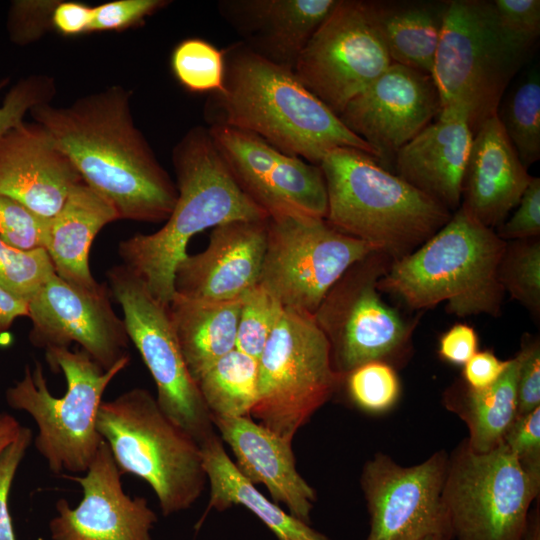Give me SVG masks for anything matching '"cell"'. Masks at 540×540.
I'll return each mask as SVG.
<instances>
[{
    "label": "cell",
    "mask_w": 540,
    "mask_h": 540,
    "mask_svg": "<svg viewBox=\"0 0 540 540\" xmlns=\"http://www.w3.org/2000/svg\"><path fill=\"white\" fill-rule=\"evenodd\" d=\"M131 93L112 85L67 106L43 103L29 114L69 157L82 180L104 196L119 219L159 223L176 204V183L137 128Z\"/></svg>",
    "instance_id": "1"
},
{
    "label": "cell",
    "mask_w": 540,
    "mask_h": 540,
    "mask_svg": "<svg viewBox=\"0 0 540 540\" xmlns=\"http://www.w3.org/2000/svg\"><path fill=\"white\" fill-rule=\"evenodd\" d=\"M223 90L207 104L210 124L253 133L278 150L319 165L338 148L377 152L351 132L290 69L276 65L242 41L224 50Z\"/></svg>",
    "instance_id": "2"
},
{
    "label": "cell",
    "mask_w": 540,
    "mask_h": 540,
    "mask_svg": "<svg viewBox=\"0 0 540 540\" xmlns=\"http://www.w3.org/2000/svg\"><path fill=\"white\" fill-rule=\"evenodd\" d=\"M171 159L178 191L172 213L158 231L135 234L118 246L123 265L164 305L175 294V269L188 254L194 235L230 221L268 218L241 190L208 128L188 130L174 146Z\"/></svg>",
    "instance_id": "3"
},
{
    "label": "cell",
    "mask_w": 540,
    "mask_h": 540,
    "mask_svg": "<svg viewBox=\"0 0 540 540\" xmlns=\"http://www.w3.org/2000/svg\"><path fill=\"white\" fill-rule=\"evenodd\" d=\"M506 241L459 207L412 253L392 262L377 288L411 310L445 303L457 317H498L505 291L498 269Z\"/></svg>",
    "instance_id": "4"
},
{
    "label": "cell",
    "mask_w": 540,
    "mask_h": 540,
    "mask_svg": "<svg viewBox=\"0 0 540 540\" xmlns=\"http://www.w3.org/2000/svg\"><path fill=\"white\" fill-rule=\"evenodd\" d=\"M319 166L327 190L326 222L393 261L415 251L452 216L361 150L335 149Z\"/></svg>",
    "instance_id": "5"
},
{
    "label": "cell",
    "mask_w": 540,
    "mask_h": 540,
    "mask_svg": "<svg viewBox=\"0 0 540 540\" xmlns=\"http://www.w3.org/2000/svg\"><path fill=\"white\" fill-rule=\"evenodd\" d=\"M45 360L52 370L63 373L67 385L64 395L50 393L43 366L36 361L33 370L25 366L23 378L7 389L6 402L35 421L38 434L34 445L52 473H85L104 441L97 430L102 396L130 357L107 371L81 349L48 348Z\"/></svg>",
    "instance_id": "6"
},
{
    "label": "cell",
    "mask_w": 540,
    "mask_h": 540,
    "mask_svg": "<svg viewBox=\"0 0 540 540\" xmlns=\"http://www.w3.org/2000/svg\"><path fill=\"white\" fill-rule=\"evenodd\" d=\"M97 430L120 473L147 482L164 516L189 509L201 496L207 480L201 447L148 390L132 388L102 401Z\"/></svg>",
    "instance_id": "7"
},
{
    "label": "cell",
    "mask_w": 540,
    "mask_h": 540,
    "mask_svg": "<svg viewBox=\"0 0 540 540\" xmlns=\"http://www.w3.org/2000/svg\"><path fill=\"white\" fill-rule=\"evenodd\" d=\"M531 51L501 28L492 1L446 2L431 73L442 110L465 113L474 136Z\"/></svg>",
    "instance_id": "8"
},
{
    "label": "cell",
    "mask_w": 540,
    "mask_h": 540,
    "mask_svg": "<svg viewBox=\"0 0 540 540\" xmlns=\"http://www.w3.org/2000/svg\"><path fill=\"white\" fill-rule=\"evenodd\" d=\"M343 379L313 315L284 308L258 359L257 398L250 415L292 442Z\"/></svg>",
    "instance_id": "9"
},
{
    "label": "cell",
    "mask_w": 540,
    "mask_h": 540,
    "mask_svg": "<svg viewBox=\"0 0 540 540\" xmlns=\"http://www.w3.org/2000/svg\"><path fill=\"white\" fill-rule=\"evenodd\" d=\"M393 260L373 251L353 264L328 291L313 317L325 335L335 371L382 361L394 368L408 359L417 320L387 304L377 288Z\"/></svg>",
    "instance_id": "10"
},
{
    "label": "cell",
    "mask_w": 540,
    "mask_h": 540,
    "mask_svg": "<svg viewBox=\"0 0 540 540\" xmlns=\"http://www.w3.org/2000/svg\"><path fill=\"white\" fill-rule=\"evenodd\" d=\"M540 488L504 442L478 453L463 440L448 455L443 502L456 540H522Z\"/></svg>",
    "instance_id": "11"
},
{
    "label": "cell",
    "mask_w": 540,
    "mask_h": 540,
    "mask_svg": "<svg viewBox=\"0 0 540 540\" xmlns=\"http://www.w3.org/2000/svg\"><path fill=\"white\" fill-rule=\"evenodd\" d=\"M373 251L323 218L269 217L258 284L284 308L314 315L341 276Z\"/></svg>",
    "instance_id": "12"
},
{
    "label": "cell",
    "mask_w": 540,
    "mask_h": 540,
    "mask_svg": "<svg viewBox=\"0 0 540 540\" xmlns=\"http://www.w3.org/2000/svg\"><path fill=\"white\" fill-rule=\"evenodd\" d=\"M112 297L121 306L129 340L139 351L156 386L162 411L199 445L215 434L211 414L181 352L169 305L158 301L125 265L107 270Z\"/></svg>",
    "instance_id": "13"
},
{
    "label": "cell",
    "mask_w": 540,
    "mask_h": 540,
    "mask_svg": "<svg viewBox=\"0 0 540 540\" xmlns=\"http://www.w3.org/2000/svg\"><path fill=\"white\" fill-rule=\"evenodd\" d=\"M392 64L372 1L337 0L293 72L338 116Z\"/></svg>",
    "instance_id": "14"
},
{
    "label": "cell",
    "mask_w": 540,
    "mask_h": 540,
    "mask_svg": "<svg viewBox=\"0 0 540 540\" xmlns=\"http://www.w3.org/2000/svg\"><path fill=\"white\" fill-rule=\"evenodd\" d=\"M447 462L443 451L410 467L380 453L368 460L360 478L370 516L366 540H452L442 497Z\"/></svg>",
    "instance_id": "15"
},
{
    "label": "cell",
    "mask_w": 540,
    "mask_h": 540,
    "mask_svg": "<svg viewBox=\"0 0 540 540\" xmlns=\"http://www.w3.org/2000/svg\"><path fill=\"white\" fill-rule=\"evenodd\" d=\"M207 128L241 190L268 218L325 219L327 190L319 165L288 155L250 132L221 124Z\"/></svg>",
    "instance_id": "16"
},
{
    "label": "cell",
    "mask_w": 540,
    "mask_h": 540,
    "mask_svg": "<svg viewBox=\"0 0 540 540\" xmlns=\"http://www.w3.org/2000/svg\"><path fill=\"white\" fill-rule=\"evenodd\" d=\"M107 283L90 290L55 272L28 302L30 342L44 350L77 343L105 371L129 356L125 323L112 307Z\"/></svg>",
    "instance_id": "17"
},
{
    "label": "cell",
    "mask_w": 540,
    "mask_h": 540,
    "mask_svg": "<svg viewBox=\"0 0 540 540\" xmlns=\"http://www.w3.org/2000/svg\"><path fill=\"white\" fill-rule=\"evenodd\" d=\"M441 110L439 92L430 74L392 63L346 105L339 118L377 152L382 165Z\"/></svg>",
    "instance_id": "18"
},
{
    "label": "cell",
    "mask_w": 540,
    "mask_h": 540,
    "mask_svg": "<svg viewBox=\"0 0 540 540\" xmlns=\"http://www.w3.org/2000/svg\"><path fill=\"white\" fill-rule=\"evenodd\" d=\"M121 475L105 441L83 476L62 474L81 486L83 496L76 508L63 498L56 502L52 540H152L157 515L145 498L124 492Z\"/></svg>",
    "instance_id": "19"
},
{
    "label": "cell",
    "mask_w": 540,
    "mask_h": 540,
    "mask_svg": "<svg viewBox=\"0 0 540 540\" xmlns=\"http://www.w3.org/2000/svg\"><path fill=\"white\" fill-rule=\"evenodd\" d=\"M267 222L235 220L213 228L207 248L187 254L174 274L175 293L206 300L242 298L259 283L267 243Z\"/></svg>",
    "instance_id": "20"
},
{
    "label": "cell",
    "mask_w": 540,
    "mask_h": 540,
    "mask_svg": "<svg viewBox=\"0 0 540 540\" xmlns=\"http://www.w3.org/2000/svg\"><path fill=\"white\" fill-rule=\"evenodd\" d=\"M82 178L52 135L26 122L0 137V194L45 218L53 217Z\"/></svg>",
    "instance_id": "21"
},
{
    "label": "cell",
    "mask_w": 540,
    "mask_h": 540,
    "mask_svg": "<svg viewBox=\"0 0 540 540\" xmlns=\"http://www.w3.org/2000/svg\"><path fill=\"white\" fill-rule=\"evenodd\" d=\"M532 177L495 114L473 136L460 207L495 230L518 205Z\"/></svg>",
    "instance_id": "22"
},
{
    "label": "cell",
    "mask_w": 540,
    "mask_h": 540,
    "mask_svg": "<svg viewBox=\"0 0 540 540\" xmlns=\"http://www.w3.org/2000/svg\"><path fill=\"white\" fill-rule=\"evenodd\" d=\"M211 419L220 439L230 446L240 472L253 484L265 485L273 502L285 504L291 515L310 524L317 496L296 468L292 442L249 416Z\"/></svg>",
    "instance_id": "23"
},
{
    "label": "cell",
    "mask_w": 540,
    "mask_h": 540,
    "mask_svg": "<svg viewBox=\"0 0 540 540\" xmlns=\"http://www.w3.org/2000/svg\"><path fill=\"white\" fill-rule=\"evenodd\" d=\"M472 140L465 113L441 110L434 123L398 150L396 175L453 213L461 205Z\"/></svg>",
    "instance_id": "24"
},
{
    "label": "cell",
    "mask_w": 540,
    "mask_h": 540,
    "mask_svg": "<svg viewBox=\"0 0 540 540\" xmlns=\"http://www.w3.org/2000/svg\"><path fill=\"white\" fill-rule=\"evenodd\" d=\"M337 0H228L223 17L251 50L293 71L301 52Z\"/></svg>",
    "instance_id": "25"
},
{
    "label": "cell",
    "mask_w": 540,
    "mask_h": 540,
    "mask_svg": "<svg viewBox=\"0 0 540 540\" xmlns=\"http://www.w3.org/2000/svg\"><path fill=\"white\" fill-rule=\"evenodd\" d=\"M120 220L113 205L83 180L74 185L59 211L49 220L45 250L55 273L65 281L90 290L100 284L89 266V253L97 234Z\"/></svg>",
    "instance_id": "26"
},
{
    "label": "cell",
    "mask_w": 540,
    "mask_h": 540,
    "mask_svg": "<svg viewBox=\"0 0 540 540\" xmlns=\"http://www.w3.org/2000/svg\"><path fill=\"white\" fill-rule=\"evenodd\" d=\"M200 447L210 485L208 506L200 523L212 509L224 511L240 505L262 521L277 540H330L265 497L230 459L216 433Z\"/></svg>",
    "instance_id": "27"
},
{
    "label": "cell",
    "mask_w": 540,
    "mask_h": 540,
    "mask_svg": "<svg viewBox=\"0 0 540 540\" xmlns=\"http://www.w3.org/2000/svg\"><path fill=\"white\" fill-rule=\"evenodd\" d=\"M241 298L206 301L174 294L168 310L188 371L196 380L234 350Z\"/></svg>",
    "instance_id": "28"
},
{
    "label": "cell",
    "mask_w": 540,
    "mask_h": 540,
    "mask_svg": "<svg viewBox=\"0 0 540 540\" xmlns=\"http://www.w3.org/2000/svg\"><path fill=\"white\" fill-rule=\"evenodd\" d=\"M518 358L509 364L500 378L483 389H472L463 381L454 383L444 393L446 408L467 425L468 446L475 452H488L503 442L508 428L518 415Z\"/></svg>",
    "instance_id": "29"
},
{
    "label": "cell",
    "mask_w": 540,
    "mask_h": 540,
    "mask_svg": "<svg viewBox=\"0 0 540 540\" xmlns=\"http://www.w3.org/2000/svg\"><path fill=\"white\" fill-rule=\"evenodd\" d=\"M372 3L392 63L431 75L446 2L437 5Z\"/></svg>",
    "instance_id": "30"
},
{
    "label": "cell",
    "mask_w": 540,
    "mask_h": 540,
    "mask_svg": "<svg viewBox=\"0 0 540 540\" xmlns=\"http://www.w3.org/2000/svg\"><path fill=\"white\" fill-rule=\"evenodd\" d=\"M258 361L234 349L217 360L196 384L211 416H249L257 398Z\"/></svg>",
    "instance_id": "31"
},
{
    "label": "cell",
    "mask_w": 540,
    "mask_h": 540,
    "mask_svg": "<svg viewBox=\"0 0 540 540\" xmlns=\"http://www.w3.org/2000/svg\"><path fill=\"white\" fill-rule=\"evenodd\" d=\"M498 119L528 168L540 158V74L532 67L525 78L499 105Z\"/></svg>",
    "instance_id": "32"
},
{
    "label": "cell",
    "mask_w": 540,
    "mask_h": 540,
    "mask_svg": "<svg viewBox=\"0 0 540 540\" xmlns=\"http://www.w3.org/2000/svg\"><path fill=\"white\" fill-rule=\"evenodd\" d=\"M498 276L505 293L539 319L540 239L506 241Z\"/></svg>",
    "instance_id": "33"
},
{
    "label": "cell",
    "mask_w": 540,
    "mask_h": 540,
    "mask_svg": "<svg viewBox=\"0 0 540 540\" xmlns=\"http://www.w3.org/2000/svg\"><path fill=\"white\" fill-rule=\"evenodd\" d=\"M171 68L178 82L190 92L216 94L223 90L224 51L206 40L181 41L172 52Z\"/></svg>",
    "instance_id": "34"
},
{
    "label": "cell",
    "mask_w": 540,
    "mask_h": 540,
    "mask_svg": "<svg viewBox=\"0 0 540 540\" xmlns=\"http://www.w3.org/2000/svg\"><path fill=\"white\" fill-rule=\"evenodd\" d=\"M346 390L351 402L369 414L391 410L401 394V383L393 366L382 361L362 364L345 375Z\"/></svg>",
    "instance_id": "35"
},
{
    "label": "cell",
    "mask_w": 540,
    "mask_h": 540,
    "mask_svg": "<svg viewBox=\"0 0 540 540\" xmlns=\"http://www.w3.org/2000/svg\"><path fill=\"white\" fill-rule=\"evenodd\" d=\"M284 307L257 284L241 298L235 349L258 359Z\"/></svg>",
    "instance_id": "36"
},
{
    "label": "cell",
    "mask_w": 540,
    "mask_h": 540,
    "mask_svg": "<svg viewBox=\"0 0 540 540\" xmlns=\"http://www.w3.org/2000/svg\"><path fill=\"white\" fill-rule=\"evenodd\" d=\"M54 272L45 249L21 250L0 239V287L29 302Z\"/></svg>",
    "instance_id": "37"
},
{
    "label": "cell",
    "mask_w": 540,
    "mask_h": 540,
    "mask_svg": "<svg viewBox=\"0 0 540 540\" xmlns=\"http://www.w3.org/2000/svg\"><path fill=\"white\" fill-rule=\"evenodd\" d=\"M49 220L0 194V239L6 244L21 250L45 249Z\"/></svg>",
    "instance_id": "38"
},
{
    "label": "cell",
    "mask_w": 540,
    "mask_h": 540,
    "mask_svg": "<svg viewBox=\"0 0 540 540\" xmlns=\"http://www.w3.org/2000/svg\"><path fill=\"white\" fill-rule=\"evenodd\" d=\"M8 80L0 81V92ZM56 93L54 79L47 75H31L14 84L0 105V137L24 121L30 110L52 101Z\"/></svg>",
    "instance_id": "39"
},
{
    "label": "cell",
    "mask_w": 540,
    "mask_h": 540,
    "mask_svg": "<svg viewBox=\"0 0 540 540\" xmlns=\"http://www.w3.org/2000/svg\"><path fill=\"white\" fill-rule=\"evenodd\" d=\"M503 442L529 479L540 488V407L517 415Z\"/></svg>",
    "instance_id": "40"
},
{
    "label": "cell",
    "mask_w": 540,
    "mask_h": 540,
    "mask_svg": "<svg viewBox=\"0 0 540 540\" xmlns=\"http://www.w3.org/2000/svg\"><path fill=\"white\" fill-rule=\"evenodd\" d=\"M501 28L515 41L533 49L540 35L539 0H494Z\"/></svg>",
    "instance_id": "41"
},
{
    "label": "cell",
    "mask_w": 540,
    "mask_h": 540,
    "mask_svg": "<svg viewBox=\"0 0 540 540\" xmlns=\"http://www.w3.org/2000/svg\"><path fill=\"white\" fill-rule=\"evenodd\" d=\"M167 3L165 0H114L93 6L90 32L119 31L134 27Z\"/></svg>",
    "instance_id": "42"
},
{
    "label": "cell",
    "mask_w": 540,
    "mask_h": 540,
    "mask_svg": "<svg viewBox=\"0 0 540 540\" xmlns=\"http://www.w3.org/2000/svg\"><path fill=\"white\" fill-rule=\"evenodd\" d=\"M518 358L517 409L518 415L540 407V340L525 335Z\"/></svg>",
    "instance_id": "43"
},
{
    "label": "cell",
    "mask_w": 540,
    "mask_h": 540,
    "mask_svg": "<svg viewBox=\"0 0 540 540\" xmlns=\"http://www.w3.org/2000/svg\"><path fill=\"white\" fill-rule=\"evenodd\" d=\"M32 442V431L22 426L16 439L0 455V540H16L8 497L16 471Z\"/></svg>",
    "instance_id": "44"
},
{
    "label": "cell",
    "mask_w": 540,
    "mask_h": 540,
    "mask_svg": "<svg viewBox=\"0 0 540 540\" xmlns=\"http://www.w3.org/2000/svg\"><path fill=\"white\" fill-rule=\"evenodd\" d=\"M517 209L511 218L497 227L504 241L539 238L540 236V178L532 177Z\"/></svg>",
    "instance_id": "45"
},
{
    "label": "cell",
    "mask_w": 540,
    "mask_h": 540,
    "mask_svg": "<svg viewBox=\"0 0 540 540\" xmlns=\"http://www.w3.org/2000/svg\"><path fill=\"white\" fill-rule=\"evenodd\" d=\"M53 1H14L8 17V31L13 42L25 44L39 37L50 23Z\"/></svg>",
    "instance_id": "46"
},
{
    "label": "cell",
    "mask_w": 540,
    "mask_h": 540,
    "mask_svg": "<svg viewBox=\"0 0 540 540\" xmlns=\"http://www.w3.org/2000/svg\"><path fill=\"white\" fill-rule=\"evenodd\" d=\"M477 351V333L465 323H457L442 334L437 350L442 360L457 366H463Z\"/></svg>",
    "instance_id": "47"
},
{
    "label": "cell",
    "mask_w": 540,
    "mask_h": 540,
    "mask_svg": "<svg viewBox=\"0 0 540 540\" xmlns=\"http://www.w3.org/2000/svg\"><path fill=\"white\" fill-rule=\"evenodd\" d=\"M93 6L76 1H53L50 26L64 36L90 32Z\"/></svg>",
    "instance_id": "48"
},
{
    "label": "cell",
    "mask_w": 540,
    "mask_h": 540,
    "mask_svg": "<svg viewBox=\"0 0 540 540\" xmlns=\"http://www.w3.org/2000/svg\"><path fill=\"white\" fill-rule=\"evenodd\" d=\"M492 351H477L464 365L463 382L472 389H483L496 382L508 367Z\"/></svg>",
    "instance_id": "49"
},
{
    "label": "cell",
    "mask_w": 540,
    "mask_h": 540,
    "mask_svg": "<svg viewBox=\"0 0 540 540\" xmlns=\"http://www.w3.org/2000/svg\"><path fill=\"white\" fill-rule=\"evenodd\" d=\"M24 316H29L28 301L0 287V333Z\"/></svg>",
    "instance_id": "50"
},
{
    "label": "cell",
    "mask_w": 540,
    "mask_h": 540,
    "mask_svg": "<svg viewBox=\"0 0 540 540\" xmlns=\"http://www.w3.org/2000/svg\"><path fill=\"white\" fill-rule=\"evenodd\" d=\"M21 424L9 413H0V455L18 436Z\"/></svg>",
    "instance_id": "51"
},
{
    "label": "cell",
    "mask_w": 540,
    "mask_h": 540,
    "mask_svg": "<svg viewBox=\"0 0 540 540\" xmlns=\"http://www.w3.org/2000/svg\"><path fill=\"white\" fill-rule=\"evenodd\" d=\"M522 540H540L539 507L529 511Z\"/></svg>",
    "instance_id": "52"
},
{
    "label": "cell",
    "mask_w": 540,
    "mask_h": 540,
    "mask_svg": "<svg viewBox=\"0 0 540 540\" xmlns=\"http://www.w3.org/2000/svg\"><path fill=\"white\" fill-rule=\"evenodd\" d=\"M422 540H444V539L441 538L440 536L430 535V536H427V537L423 538Z\"/></svg>",
    "instance_id": "53"
}]
</instances>
